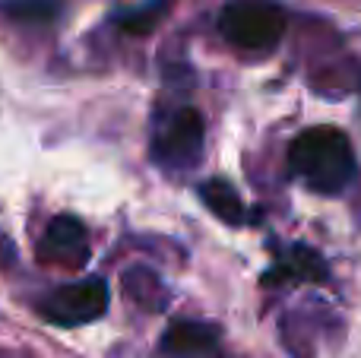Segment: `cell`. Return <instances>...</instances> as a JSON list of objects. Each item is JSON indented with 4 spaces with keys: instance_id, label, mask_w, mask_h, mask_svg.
<instances>
[{
    "instance_id": "cell-1",
    "label": "cell",
    "mask_w": 361,
    "mask_h": 358,
    "mask_svg": "<svg viewBox=\"0 0 361 358\" xmlns=\"http://www.w3.org/2000/svg\"><path fill=\"white\" fill-rule=\"evenodd\" d=\"M288 168L311 190L326 197L343 194L358 178V159L352 140L339 127H307L288 146Z\"/></svg>"
},
{
    "instance_id": "cell-2",
    "label": "cell",
    "mask_w": 361,
    "mask_h": 358,
    "mask_svg": "<svg viewBox=\"0 0 361 358\" xmlns=\"http://www.w3.org/2000/svg\"><path fill=\"white\" fill-rule=\"evenodd\" d=\"M219 32L241 51H273L286 35V13L273 0H231L219 16Z\"/></svg>"
},
{
    "instance_id": "cell-3",
    "label": "cell",
    "mask_w": 361,
    "mask_h": 358,
    "mask_svg": "<svg viewBox=\"0 0 361 358\" xmlns=\"http://www.w3.org/2000/svg\"><path fill=\"white\" fill-rule=\"evenodd\" d=\"M206 127L197 108H178L169 121L156 130L152 140V159L169 171H187L203 159Z\"/></svg>"
},
{
    "instance_id": "cell-4",
    "label": "cell",
    "mask_w": 361,
    "mask_h": 358,
    "mask_svg": "<svg viewBox=\"0 0 361 358\" xmlns=\"http://www.w3.org/2000/svg\"><path fill=\"white\" fill-rule=\"evenodd\" d=\"M108 308V285L105 279L89 276L80 283L61 285L44 298V317L61 327H80V323H92L105 314Z\"/></svg>"
},
{
    "instance_id": "cell-5",
    "label": "cell",
    "mask_w": 361,
    "mask_h": 358,
    "mask_svg": "<svg viewBox=\"0 0 361 358\" xmlns=\"http://www.w3.org/2000/svg\"><path fill=\"white\" fill-rule=\"evenodd\" d=\"M162 358H225L222 336L216 323L206 321H175L159 342Z\"/></svg>"
},
{
    "instance_id": "cell-6",
    "label": "cell",
    "mask_w": 361,
    "mask_h": 358,
    "mask_svg": "<svg viewBox=\"0 0 361 358\" xmlns=\"http://www.w3.org/2000/svg\"><path fill=\"white\" fill-rule=\"evenodd\" d=\"M38 254H42V260L67 266V270L82 266L89 260V235L82 228V222L73 219V216L51 219L48 228H44L42 245H38Z\"/></svg>"
},
{
    "instance_id": "cell-7",
    "label": "cell",
    "mask_w": 361,
    "mask_h": 358,
    "mask_svg": "<svg viewBox=\"0 0 361 358\" xmlns=\"http://www.w3.org/2000/svg\"><path fill=\"white\" fill-rule=\"evenodd\" d=\"M330 266L324 254L307 245H292L286 254L276 257V264L263 273V285H298V283H326Z\"/></svg>"
},
{
    "instance_id": "cell-8",
    "label": "cell",
    "mask_w": 361,
    "mask_h": 358,
    "mask_svg": "<svg viewBox=\"0 0 361 358\" xmlns=\"http://www.w3.org/2000/svg\"><path fill=\"white\" fill-rule=\"evenodd\" d=\"M197 194H200V200H203V206L209 209L219 222L235 226V228L244 226V219H247L244 200H241V194H238V187H231L225 178H209V181H203Z\"/></svg>"
},
{
    "instance_id": "cell-9",
    "label": "cell",
    "mask_w": 361,
    "mask_h": 358,
    "mask_svg": "<svg viewBox=\"0 0 361 358\" xmlns=\"http://www.w3.org/2000/svg\"><path fill=\"white\" fill-rule=\"evenodd\" d=\"M124 292L130 302H137L146 311H162L169 302V289L162 285V279L146 266H130L124 273Z\"/></svg>"
},
{
    "instance_id": "cell-10",
    "label": "cell",
    "mask_w": 361,
    "mask_h": 358,
    "mask_svg": "<svg viewBox=\"0 0 361 358\" xmlns=\"http://www.w3.org/2000/svg\"><path fill=\"white\" fill-rule=\"evenodd\" d=\"M169 6H171V0H149V4H143V6H133V10L121 13L118 25L127 32V35H149V32L165 19Z\"/></svg>"
},
{
    "instance_id": "cell-11",
    "label": "cell",
    "mask_w": 361,
    "mask_h": 358,
    "mask_svg": "<svg viewBox=\"0 0 361 358\" xmlns=\"http://www.w3.org/2000/svg\"><path fill=\"white\" fill-rule=\"evenodd\" d=\"M0 10L19 23H51L61 13V0H6Z\"/></svg>"
}]
</instances>
